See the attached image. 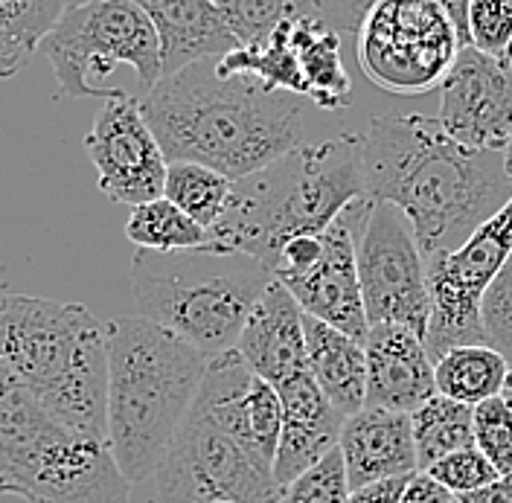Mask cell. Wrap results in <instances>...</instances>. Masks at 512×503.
<instances>
[{"instance_id":"41","label":"cell","mask_w":512,"mask_h":503,"mask_svg":"<svg viewBox=\"0 0 512 503\" xmlns=\"http://www.w3.org/2000/svg\"><path fill=\"white\" fill-rule=\"evenodd\" d=\"M213 503H239V501H213Z\"/></svg>"},{"instance_id":"30","label":"cell","mask_w":512,"mask_h":503,"mask_svg":"<svg viewBox=\"0 0 512 503\" xmlns=\"http://www.w3.org/2000/svg\"><path fill=\"white\" fill-rule=\"evenodd\" d=\"M475 413V445L480 454L498 469L512 472V402L507 396L486 399L472 408Z\"/></svg>"},{"instance_id":"31","label":"cell","mask_w":512,"mask_h":503,"mask_svg":"<svg viewBox=\"0 0 512 503\" xmlns=\"http://www.w3.org/2000/svg\"><path fill=\"white\" fill-rule=\"evenodd\" d=\"M469 44L489 56L507 59L512 47V0L469 3Z\"/></svg>"},{"instance_id":"3","label":"cell","mask_w":512,"mask_h":503,"mask_svg":"<svg viewBox=\"0 0 512 503\" xmlns=\"http://www.w3.org/2000/svg\"><path fill=\"white\" fill-rule=\"evenodd\" d=\"M364 195V134L300 143L233 181L224 216L207 230V245L248 253L274 271L288 239L323 233Z\"/></svg>"},{"instance_id":"36","label":"cell","mask_w":512,"mask_h":503,"mask_svg":"<svg viewBox=\"0 0 512 503\" xmlns=\"http://www.w3.org/2000/svg\"><path fill=\"white\" fill-rule=\"evenodd\" d=\"M408 480L411 477H387V480H376V483L350 489L347 503H399Z\"/></svg>"},{"instance_id":"39","label":"cell","mask_w":512,"mask_h":503,"mask_svg":"<svg viewBox=\"0 0 512 503\" xmlns=\"http://www.w3.org/2000/svg\"><path fill=\"white\" fill-rule=\"evenodd\" d=\"M504 396L512 402V364H510V378H507V387H504Z\"/></svg>"},{"instance_id":"19","label":"cell","mask_w":512,"mask_h":503,"mask_svg":"<svg viewBox=\"0 0 512 503\" xmlns=\"http://www.w3.org/2000/svg\"><path fill=\"white\" fill-rule=\"evenodd\" d=\"M338 448L347 466L350 489L419 472L411 413L364 405L344 419Z\"/></svg>"},{"instance_id":"21","label":"cell","mask_w":512,"mask_h":503,"mask_svg":"<svg viewBox=\"0 0 512 503\" xmlns=\"http://www.w3.org/2000/svg\"><path fill=\"white\" fill-rule=\"evenodd\" d=\"M309 370L326 399L352 416L367 405V352L364 341L338 332L335 326L303 312Z\"/></svg>"},{"instance_id":"9","label":"cell","mask_w":512,"mask_h":503,"mask_svg":"<svg viewBox=\"0 0 512 503\" xmlns=\"http://www.w3.org/2000/svg\"><path fill=\"white\" fill-rule=\"evenodd\" d=\"M274 466L201 402H192L158 472L134 486L143 503H280Z\"/></svg>"},{"instance_id":"34","label":"cell","mask_w":512,"mask_h":503,"mask_svg":"<svg viewBox=\"0 0 512 503\" xmlns=\"http://www.w3.org/2000/svg\"><path fill=\"white\" fill-rule=\"evenodd\" d=\"M373 3L376 0H318V12L332 30H338L341 35H355ZM440 3L446 6L463 41L469 44V3L472 0H440Z\"/></svg>"},{"instance_id":"23","label":"cell","mask_w":512,"mask_h":503,"mask_svg":"<svg viewBox=\"0 0 512 503\" xmlns=\"http://www.w3.org/2000/svg\"><path fill=\"white\" fill-rule=\"evenodd\" d=\"M507 378H510V361L489 344L454 346L434 358L437 393L472 408L486 399L504 396Z\"/></svg>"},{"instance_id":"35","label":"cell","mask_w":512,"mask_h":503,"mask_svg":"<svg viewBox=\"0 0 512 503\" xmlns=\"http://www.w3.org/2000/svg\"><path fill=\"white\" fill-rule=\"evenodd\" d=\"M320 256H323V233H300V236L288 239L286 245H283L280 259H277V268H274V277L277 274L309 271Z\"/></svg>"},{"instance_id":"5","label":"cell","mask_w":512,"mask_h":503,"mask_svg":"<svg viewBox=\"0 0 512 503\" xmlns=\"http://www.w3.org/2000/svg\"><path fill=\"white\" fill-rule=\"evenodd\" d=\"M0 361L56 422L108 442V323L82 303L0 294Z\"/></svg>"},{"instance_id":"22","label":"cell","mask_w":512,"mask_h":503,"mask_svg":"<svg viewBox=\"0 0 512 503\" xmlns=\"http://www.w3.org/2000/svg\"><path fill=\"white\" fill-rule=\"evenodd\" d=\"M291 44L303 82V99L320 111H341L352 105V82L344 56L341 32L332 30L320 15L291 21Z\"/></svg>"},{"instance_id":"28","label":"cell","mask_w":512,"mask_h":503,"mask_svg":"<svg viewBox=\"0 0 512 503\" xmlns=\"http://www.w3.org/2000/svg\"><path fill=\"white\" fill-rule=\"evenodd\" d=\"M239 44H256L286 21L315 18L318 0H216Z\"/></svg>"},{"instance_id":"1","label":"cell","mask_w":512,"mask_h":503,"mask_svg":"<svg viewBox=\"0 0 512 503\" xmlns=\"http://www.w3.org/2000/svg\"><path fill=\"white\" fill-rule=\"evenodd\" d=\"M364 187L408 216L428 265L510 204L512 175L504 152L454 140L437 117L387 114L364 134Z\"/></svg>"},{"instance_id":"26","label":"cell","mask_w":512,"mask_h":503,"mask_svg":"<svg viewBox=\"0 0 512 503\" xmlns=\"http://www.w3.org/2000/svg\"><path fill=\"white\" fill-rule=\"evenodd\" d=\"M126 239L146 251H184L207 245V227L187 216L166 195L131 207L126 221Z\"/></svg>"},{"instance_id":"33","label":"cell","mask_w":512,"mask_h":503,"mask_svg":"<svg viewBox=\"0 0 512 503\" xmlns=\"http://www.w3.org/2000/svg\"><path fill=\"white\" fill-rule=\"evenodd\" d=\"M480 317L486 329V341L495 346L512 364V256L504 271L495 277V283L486 288Z\"/></svg>"},{"instance_id":"12","label":"cell","mask_w":512,"mask_h":503,"mask_svg":"<svg viewBox=\"0 0 512 503\" xmlns=\"http://www.w3.org/2000/svg\"><path fill=\"white\" fill-rule=\"evenodd\" d=\"M358 280L370 326L399 323L425 341L431 317L428 265L411 221L390 201H373L358 236Z\"/></svg>"},{"instance_id":"13","label":"cell","mask_w":512,"mask_h":503,"mask_svg":"<svg viewBox=\"0 0 512 503\" xmlns=\"http://www.w3.org/2000/svg\"><path fill=\"white\" fill-rule=\"evenodd\" d=\"M85 149L96 169V187L114 204L137 207L163 195L169 160L140 108V96L105 99Z\"/></svg>"},{"instance_id":"2","label":"cell","mask_w":512,"mask_h":503,"mask_svg":"<svg viewBox=\"0 0 512 503\" xmlns=\"http://www.w3.org/2000/svg\"><path fill=\"white\" fill-rule=\"evenodd\" d=\"M309 99L224 76L216 59L163 76L140 108L166 160H195L239 181L303 143Z\"/></svg>"},{"instance_id":"42","label":"cell","mask_w":512,"mask_h":503,"mask_svg":"<svg viewBox=\"0 0 512 503\" xmlns=\"http://www.w3.org/2000/svg\"><path fill=\"white\" fill-rule=\"evenodd\" d=\"M507 59H510V62H512V47H510V53H507Z\"/></svg>"},{"instance_id":"25","label":"cell","mask_w":512,"mask_h":503,"mask_svg":"<svg viewBox=\"0 0 512 503\" xmlns=\"http://www.w3.org/2000/svg\"><path fill=\"white\" fill-rule=\"evenodd\" d=\"M411 425H414L419 472H425L446 454H454L466 445H475L472 405L448 399L443 393H437L425 405H419L411 413Z\"/></svg>"},{"instance_id":"8","label":"cell","mask_w":512,"mask_h":503,"mask_svg":"<svg viewBox=\"0 0 512 503\" xmlns=\"http://www.w3.org/2000/svg\"><path fill=\"white\" fill-rule=\"evenodd\" d=\"M53 64L59 94L73 99H117L123 88H105L102 79L126 64L137 73V94L146 96L163 79L160 38L149 15L134 0H79L41 44Z\"/></svg>"},{"instance_id":"37","label":"cell","mask_w":512,"mask_h":503,"mask_svg":"<svg viewBox=\"0 0 512 503\" xmlns=\"http://www.w3.org/2000/svg\"><path fill=\"white\" fill-rule=\"evenodd\" d=\"M399 503H457V495H451L446 486H440L431 474L416 472L411 474Z\"/></svg>"},{"instance_id":"7","label":"cell","mask_w":512,"mask_h":503,"mask_svg":"<svg viewBox=\"0 0 512 503\" xmlns=\"http://www.w3.org/2000/svg\"><path fill=\"white\" fill-rule=\"evenodd\" d=\"M0 495L27 503H131L134 486L108 442L64 428L0 361Z\"/></svg>"},{"instance_id":"38","label":"cell","mask_w":512,"mask_h":503,"mask_svg":"<svg viewBox=\"0 0 512 503\" xmlns=\"http://www.w3.org/2000/svg\"><path fill=\"white\" fill-rule=\"evenodd\" d=\"M460 503H512V472L498 474L492 483L480 486L475 492H466L457 498Z\"/></svg>"},{"instance_id":"18","label":"cell","mask_w":512,"mask_h":503,"mask_svg":"<svg viewBox=\"0 0 512 503\" xmlns=\"http://www.w3.org/2000/svg\"><path fill=\"white\" fill-rule=\"evenodd\" d=\"M277 393L283 402V434L277 445L274 474L280 486H286L338 445L347 416L326 399L312 370L283 381Z\"/></svg>"},{"instance_id":"14","label":"cell","mask_w":512,"mask_h":503,"mask_svg":"<svg viewBox=\"0 0 512 503\" xmlns=\"http://www.w3.org/2000/svg\"><path fill=\"white\" fill-rule=\"evenodd\" d=\"M373 198L364 195L323 230V256L297 274H277L306 315L335 326L338 332L364 341L370 320L364 312L361 280H358V236L367 224Z\"/></svg>"},{"instance_id":"15","label":"cell","mask_w":512,"mask_h":503,"mask_svg":"<svg viewBox=\"0 0 512 503\" xmlns=\"http://www.w3.org/2000/svg\"><path fill=\"white\" fill-rule=\"evenodd\" d=\"M440 126L472 149L507 152L512 140V62L466 44L440 85Z\"/></svg>"},{"instance_id":"16","label":"cell","mask_w":512,"mask_h":503,"mask_svg":"<svg viewBox=\"0 0 512 503\" xmlns=\"http://www.w3.org/2000/svg\"><path fill=\"white\" fill-rule=\"evenodd\" d=\"M367 352V405L414 413L437 396L434 358L422 335L399 323H376L364 338Z\"/></svg>"},{"instance_id":"24","label":"cell","mask_w":512,"mask_h":503,"mask_svg":"<svg viewBox=\"0 0 512 503\" xmlns=\"http://www.w3.org/2000/svg\"><path fill=\"white\" fill-rule=\"evenodd\" d=\"M70 3L79 0H0V79L21 73Z\"/></svg>"},{"instance_id":"29","label":"cell","mask_w":512,"mask_h":503,"mask_svg":"<svg viewBox=\"0 0 512 503\" xmlns=\"http://www.w3.org/2000/svg\"><path fill=\"white\" fill-rule=\"evenodd\" d=\"M347 498H350V477L341 448L335 445L320 463L283 486L280 503H347Z\"/></svg>"},{"instance_id":"27","label":"cell","mask_w":512,"mask_h":503,"mask_svg":"<svg viewBox=\"0 0 512 503\" xmlns=\"http://www.w3.org/2000/svg\"><path fill=\"white\" fill-rule=\"evenodd\" d=\"M230 189L233 178H227L219 169L195 160H172L166 169L163 195L210 230L227 210Z\"/></svg>"},{"instance_id":"4","label":"cell","mask_w":512,"mask_h":503,"mask_svg":"<svg viewBox=\"0 0 512 503\" xmlns=\"http://www.w3.org/2000/svg\"><path fill=\"white\" fill-rule=\"evenodd\" d=\"M210 355L146 315L108 320V448L131 486L158 472Z\"/></svg>"},{"instance_id":"10","label":"cell","mask_w":512,"mask_h":503,"mask_svg":"<svg viewBox=\"0 0 512 503\" xmlns=\"http://www.w3.org/2000/svg\"><path fill=\"white\" fill-rule=\"evenodd\" d=\"M355 35L364 76L379 91L399 96L440 88L466 47L440 0H376Z\"/></svg>"},{"instance_id":"6","label":"cell","mask_w":512,"mask_h":503,"mask_svg":"<svg viewBox=\"0 0 512 503\" xmlns=\"http://www.w3.org/2000/svg\"><path fill=\"white\" fill-rule=\"evenodd\" d=\"M274 271L254 256L213 245L184 251L137 248L131 288L140 315L181 335L210 358L233 349Z\"/></svg>"},{"instance_id":"32","label":"cell","mask_w":512,"mask_h":503,"mask_svg":"<svg viewBox=\"0 0 512 503\" xmlns=\"http://www.w3.org/2000/svg\"><path fill=\"white\" fill-rule=\"evenodd\" d=\"M425 474H431L440 486H446L451 495H466L475 492L480 486L492 483L498 477V469L480 454L478 445H466L454 454H446L434 466H428Z\"/></svg>"},{"instance_id":"40","label":"cell","mask_w":512,"mask_h":503,"mask_svg":"<svg viewBox=\"0 0 512 503\" xmlns=\"http://www.w3.org/2000/svg\"><path fill=\"white\" fill-rule=\"evenodd\" d=\"M504 155H507V169H510V175H512V140H510V146H507V152H504Z\"/></svg>"},{"instance_id":"43","label":"cell","mask_w":512,"mask_h":503,"mask_svg":"<svg viewBox=\"0 0 512 503\" xmlns=\"http://www.w3.org/2000/svg\"><path fill=\"white\" fill-rule=\"evenodd\" d=\"M131 503H143V501H134V498H131Z\"/></svg>"},{"instance_id":"17","label":"cell","mask_w":512,"mask_h":503,"mask_svg":"<svg viewBox=\"0 0 512 503\" xmlns=\"http://www.w3.org/2000/svg\"><path fill=\"white\" fill-rule=\"evenodd\" d=\"M233 349L242 355L251 373L271 381L274 387L309 370L303 309L277 277L259 297Z\"/></svg>"},{"instance_id":"20","label":"cell","mask_w":512,"mask_h":503,"mask_svg":"<svg viewBox=\"0 0 512 503\" xmlns=\"http://www.w3.org/2000/svg\"><path fill=\"white\" fill-rule=\"evenodd\" d=\"M160 38L163 76L184 70L201 59H219L224 53L242 47L236 35L224 24L216 0H134Z\"/></svg>"},{"instance_id":"11","label":"cell","mask_w":512,"mask_h":503,"mask_svg":"<svg viewBox=\"0 0 512 503\" xmlns=\"http://www.w3.org/2000/svg\"><path fill=\"white\" fill-rule=\"evenodd\" d=\"M512 256V198L486 224L443 259L428 262L431 317L425 349L431 358L466 344H489L480 303L486 288L504 271Z\"/></svg>"},{"instance_id":"44","label":"cell","mask_w":512,"mask_h":503,"mask_svg":"<svg viewBox=\"0 0 512 503\" xmlns=\"http://www.w3.org/2000/svg\"><path fill=\"white\" fill-rule=\"evenodd\" d=\"M457 503H460V501H457Z\"/></svg>"}]
</instances>
